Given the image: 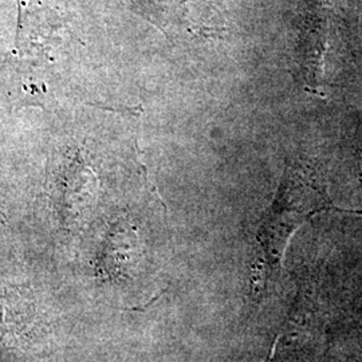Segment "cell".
Masks as SVG:
<instances>
[{
	"label": "cell",
	"instance_id": "7a4b0ae2",
	"mask_svg": "<svg viewBox=\"0 0 362 362\" xmlns=\"http://www.w3.org/2000/svg\"><path fill=\"white\" fill-rule=\"evenodd\" d=\"M42 332V315L33 297L19 288L0 291V341L25 346Z\"/></svg>",
	"mask_w": 362,
	"mask_h": 362
},
{
	"label": "cell",
	"instance_id": "6da1fadb",
	"mask_svg": "<svg viewBox=\"0 0 362 362\" xmlns=\"http://www.w3.org/2000/svg\"><path fill=\"white\" fill-rule=\"evenodd\" d=\"M326 211L349 212L337 208L324 180L315 169L300 163L286 165L272 206L259 226V259L266 282L282 270V260L291 236L313 216Z\"/></svg>",
	"mask_w": 362,
	"mask_h": 362
}]
</instances>
